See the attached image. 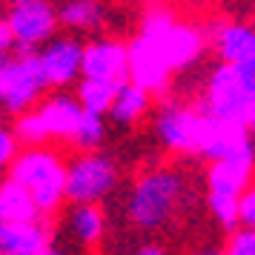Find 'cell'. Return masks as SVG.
Returning a JSON list of instances; mask_svg holds the SVG:
<instances>
[{
    "instance_id": "21",
    "label": "cell",
    "mask_w": 255,
    "mask_h": 255,
    "mask_svg": "<svg viewBox=\"0 0 255 255\" xmlns=\"http://www.w3.org/2000/svg\"><path fill=\"white\" fill-rule=\"evenodd\" d=\"M121 83H112V81H98V78H83L78 83V101L86 112H95V115H109L112 109V101H115Z\"/></svg>"
},
{
    "instance_id": "11",
    "label": "cell",
    "mask_w": 255,
    "mask_h": 255,
    "mask_svg": "<svg viewBox=\"0 0 255 255\" xmlns=\"http://www.w3.org/2000/svg\"><path fill=\"white\" fill-rule=\"evenodd\" d=\"M250 152H255V146L247 124L221 121V118H212L204 112L198 155H204L207 161H221V158H235V155H250Z\"/></svg>"
},
{
    "instance_id": "15",
    "label": "cell",
    "mask_w": 255,
    "mask_h": 255,
    "mask_svg": "<svg viewBox=\"0 0 255 255\" xmlns=\"http://www.w3.org/2000/svg\"><path fill=\"white\" fill-rule=\"evenodd\" d=\"M40 127L46 132V138H63L72 140L75 129L83 118V106L78 98H69V95H52L43 104L35 109Z\"/></svg>"
},
{
    "instance_id": "27",
    "label": "cell",
    "mask_w": 255,
    "mask_h": 255,
    "mask_svg": "<svg viewBox=\"0 0 255 255\" xmlns=\"http://www.w3.org/2000/svg\"><path fill=\"white\" fill-rule=\"evenodd\" d=\"M135 255H166V250H163L161 244H143Z\"/></svg>"
},
{
    "instance_id": "14",
    "label": "cell",
    "mask_w": 255,
    "mask_h": 255,
    "mask_svg": "<svg viewBox=\"0 0 255 255\" xmlns=\"http://www.w3.org/2000/svg\"><path fill=\"white\" fill-rule=\"evenodd\" d=\"M212 43L224 63H235L255 72V26L221 23L212 29Z\"/></svg>"
},
{
    "instance_id": "20",
    "label": "cell",
    "mask_w": 255,
    "mask_h": 255,
    "mask_svg": "<svg viewBox=\"0 0 255 255\" xmlns=\"http://www.w3.org/2000/svg\"><path fill=\"white\" fill-rule=\"evenodd\" d=\"M60 26H66L72 32H95L104 26V6L101 0H66L58 6Z\"/></svg>"
},
{
    "instance_id": "10",
    "label": "cell",
    "mask_w": 255,
    "mask_h": 255,
    "mask_svg": "<svg viewBox=\"0 0 255 255\" xmlns=\"http://www.w3.org/2000/svg\"><path fill=\"white\" fill-rule=\"evenodd\" d=\"M169 63L163 58V49L155 35L140 32L129 43V81L140 83L152 95H166L169 89Z\"/></svg>"
},
{
    "instance_id": "12",
    "label": "cell",
    "mask_w": 255,
    "mask_h": 255,
    "mask_svg": "<svg viewBox=\"0 0 255 255\" xmlns=\"http://www.w3.org/2000/svg\"><path fill=\"white\" fill-rule=\"evenodd\" d=\"M81 78L124 83L129 81V43L124 40H92L83 49V72Z\"/></svg>"
},
{
    "instance_id": "9",
    "label": "cell",
    "mask_w": 255,
    "mask_h": 255,
    "mask_svg": "<svg viewBox=\"0 0 255 255\" xmlns=\"http://www.w3.org/2000/svg\"><path fill=\"white\" fill-rule=\"evenodd\" d=\"M204 109H192L184 104H163L155 118V135L166 149L181 155H198V138H201Z\"/></svg>"
},
{
    "instance_id": "7",
    "label": "cell",
    "mask_w": 255,
    "mask_h": 255,
    "mask_svg": "<svg viewBox=\"0 0 255 255\" xmlns=\"http://www.w3.org/2000/svg\"><path fill=\"white\" fill-rule=\"evenodd\" d=\"M118 186V166L104 152H81L66 163V201L101 204Z\"/></svg>"
},
{
    "instance_id": "33",
    "label": "cell",
    "mask_w": 255,
    "mask_h": 255,
    "mask_svg": "<svg viewBox=\"0 0 255 255\" xmlns=\"http://www.w3.org/2000/svg\"><path fill=\"white\" fill-rule=\"evenodd\" d=\"M9 3H12V6H14V3H29V0H9Z\"/></svg>"
},
{
    "instance_id": "29",
    "label": "cell",
    "mask_w": 255,
    "mask_h": 255,
    "mask_svg": "<svg viewBox=\"0 0 255 255\" xmlns=\"http://www.w3.org/2000/svg\"><path fill=\"white\" fill-rule=\"evenodd\" d=\"M198 255H230V253H227V250H224V253H221V250H207V253H198Z\"/></svg>"
},
{
    "instance_id": "23",
    "label": "cell",
    "mask_w": 255,
    "mask_h": 255,
    "mask_svg": "<svg viewBox=\"0 0 255 255\" xmlns=\"http://www.w3.org/2000/svg\"><path fill=\"white\" fill-rule=\"evenodd\" d=\"M230 255H255V227H235L227 244Z\"/></svg>"
},
{
    "instance_id": "28",
    "label": "cell",
    "mask_w": 255,
    "mask_h": 255,
    "mask_svg": "<svg viewBox=\"0 0 255 255\" xmlns=\"http://www.w3.org/2000/svg\"><path fill=\"white\" fill-rule=\"evenodd\" d=\"M43 255H66V253H63V250H58V247H49Z\"/></svg>"
},
{
    "instance_id": "26",
    "label": "cell",
    "mask_w": 255,
    "mask_h": 255,
    "mask_svg": "<svg viewBox=\"0 0 255 255\" xmlns=\"http://www.w3.org/2000/svg\"><path fill=\"white\" fill-rule=\"evenodd\" d=\"M14 46H17V40H14V32L9 26V17H0V55H9Z\"/></svg>"
},
{
    "instance_id": "32",
    "label": "cell",
    "mask_w": 255,
    "mask_h": 255,
    "mask_svg": "<svg viewBox=\"0 0 255 255\" xmlns=\"http://www.w3.org/2000/svg\"><path fill=\"white\" fill-rule=\"evenodd\" d=\"M3 58H6V55H0V78H3Z\"/></svg>"
},
{
    "instance_id": "22",
    "label": "cell",
    "mask_w": 255,
    "mask_h": 255,
    "mask_svg": "<svg viewBox=\"0 0 255 255\" xmlns=\"http://www.w3.org/2000/svg\"><path fill=\"white\" fill-rule=\"evenodd\" d=\"M106 140V124H104V115H95V112H86L83 109V118L75 135H72V146L78 152H92V149H101V143Z\"/></svg>"
},
{
    "instance_id": "18",
    "label": "cell",
    "mask_w": 255,
    "mask_h": 255,
    "mask_svg": "<svg viewBox=\"0 0 255 255\" xmlns=\"http://www.w3.org/2000/svg\"><path fill=\"white\" fill-rule=\"evenodd\" d=\"M43 218L37 209L32 192L14 178H6L0 184V221L3 224H17V221H35Z\"/></svg>"
},
{
    "instance_id": "6",
    "label": "cell",
    "mask_w": 255,
    "mask_h": 255,
    "mask_svg": "<svg viewBox=\"0 0 255 255\" xmlns=\"http://www.w3.org/2000/svg\"><path fill=\"white\" fill-rule=\"evenodd\" d=\"M140 32L158 37V43L163 49V58H166V63H169L172 72H181L186 66H192L204 55V46H207L204 35L198 32L195 26L178 23L175 14L166 12V9H152V12H146L143 23H140Z\"/></svg>"
},
{
    "instance_id": "17",
    "label": "cell",
    "mask_w": 255,
    "mask_h": 255,
    "mask_svg": "<svg viewBox=\"0 0 255 255\" xmlns=\"http://www.w3.org/2000/svg\"><path fill=\"white\" fill-rule=\"evenodd\" d=\"M149 106H152L149 89H143L135 81H124L121 89H118V95H115V101H112L109 118L115 121L118 127H129V124H138L140 118L149 112Z\"/></svg>"
},
{
    "instance_id": "3",
    "label": "cell",
    "mask_w": 255,
    "mask_h": 255,
    "mask_svg": "<svg viewBox=\"0 0 255 255\" xmlns=\"http://www.w3.org/2000/svg\"><path fill=\"white\" fill-rule=\"evenodd\" d=\"M253 106H255V72L221 60L207 81V95H204L201 109L212 118L250 127Z\"/></svg>"
},
{
    "instance_id": "19",
    "label": "cell",
    "mask_w": 255,
    "mask_h": 255,
    "mask_svg": "<svg viewBox=\"0 0 255 255\" xmlns=\"http://www.w3.org/2000/svg\"><path fill=\"white\" fill-rule=\"evenodd\" d=\"M69 230L72 238L83 247H95L101 244L106 232V215L98 204H75L69 212Z\"/></svg>"
},
{
    "instance_id": "1",
    "label": "cell",
    "mask_w": 255,
    "mask_h": 255,
    "mask_svg": "<svg viewBox=\"0 0 255 255\" xmlns=\"http://www.w3.org/2000/svg\"><path fill=\"white\" fill-rule=\"evenodd\" d=\"M9 178H14L32 192L43 218L55 215L66 201V163L60 152L49 149L43 143L17 152L14 163L9 166Z\"/></svg>"
},
{
    "instance_id": "16",
    "label": "cell",
    "mask_w": 255,
    "mask_h": 255,
    "mask_svg": "<svg viewBox=\"0 0 255 255\" xmlns=\"http://www.w3.org/2000/svg\"><path fill=\"white\" fill-rule=\"evenodd\" d=\"M52 247V230L40 218L3 227L0 255H43Z\"/></svg>"
},
{
    "instance_id": "8",
    "label": "cell",
    "mask_w": 255,
    "mask_h": 255,
    "mask_svg": "<svg viewBox=\"0 0 255 255\" xmlns=\"http://www.w3.org/2000/svg\"><path fill=\"white\" fill-rule=\"evenodd\" d=\"M9 26L14 32L17 49L35 52L37 46L49 43L60 26L58 9L49 0H29V3H14L9 9Z\"/></svg>"
},
{
    "instance_id": "31",
    "label": "cell",
    "mask_w": 255,
    "mask_h": 255,
    "mask_svg": "<svg viewBox=\"0 0 255 255\" xmlns=\"http://www.w3.org/2000/svg\"><path fill=\"white\" fill-rule=\"evenodd\" d=\"M3 227H6V224H3V221H0V244H3Z\"/></svg>"
},
{
    "instance_id": "30",
    "label": "cell",
    "mask_w": 255,
    "mask_h": 255,
    "mask_svg": "<svg viewBox=\"0 0 255 255\" xmlns=\"http://www.w3.org/2000/svg\"><path fill=\"white\" fill-rule=\"evenodd\" d=\"M250 132H255V106H253V115H250Z\"/></svg>"
},
{
    "instance_id": "24",
    "label": "cell",
    "mask_w": 255,
    "mask_h": 255,
    "mask_svg": "<svg viewBox=\"0 0 255 255\" xmlns=\"http://www.w3.org/2000/svg\"><path fill=\"white\" fill-rule=\"evenodd\" d=\"M17 143H20V138H17V132L14 129H6L0 127V169H9L14 163V158H17Z\"/></svg>"
},
{
    "instance_id": "2",
    "label": "cell",
    "mask_w": 255,
    "mask_h": 255,
    "mask_svg": "<svg viewBox=\"0 0 255 255\" xmlns=\"http://www.w3.org/2000/svg\"><path fill=\"white\" fill-rule=\"evenodd\" d=\"M184 198V178L175 169L158 166L140 175L129 192V221L140 230H158L175 215Z\"/></svg>"
},
{
    "instance_id": "13",
    "label": "cell",
    "mask_w": 255,
    "mask_h": 255,
    "mask_svg": "<svg viewBox=\"0 0 255 255\" xmlns=\"http://www.w3.org/2000/svg\"><path fill=\"white\" fill-rule=\"evenodd\" d=\"M83 49L86 43H81L78 37H52L43 52H37L49 86L63 89L72 81H78V75L83 72Z\"/></svg>"
},
{
    "instance_id": "4",
    "label": "cell",
    "mask_w": 255,
    "mask_h": 255,
    "mask_svg": "<svg viewBox=\"0 0 255 255\" xmlns=\"http://www.w3.org/2000/svg\"><path fill=\"white\" fill-rule=\"evenodd\" d=\"M255 152L212 161L207 169V207L224 230L238 227V201L253 184Z\"/></svg>"
},
{
    "instance_id": "25",
    "label": "cell",
    "mask_w": 255,
    "mask_h": 255,
    "mask_svg": "<svg viewBox=\"0 0 255 255\" xmlns=\"http://www.w3.org/2000/svg\"><path fill=\"white\" fill-rule=\"evenodd\" d=\"M238 227H255V186L250 184L238 201Z\"/></svg>"
},
{
    "instance_id": "5",
    "label": "cell",
    "mask_w": 255,
    "mask_h": 255,
    "mask_svg": "<svg viewBox=\"0 0 255 255\" xmlns=\"http://www.w3.org/2000/svg\"><path fill=\"white\" fill-rule=\"evenodd\" d=\"M49 86L40 55L20 49L17 55L3 58V78H0V106L9 115H23L40 101L43 89Z\"/></svg>"
}]
</instances>
